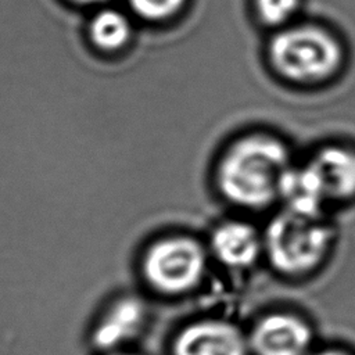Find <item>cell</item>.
Instances as JSON below:
<instances>
[{
	"mask_svg": "<svg viewBox=\"0 0 355 355\" xmlns=\"http://www.w3.org/2000/svg\"><path fill=\"white\" fill-rule=\"evenodd\" d=\"M315 171L327 201L355 196V151L326 147L308 162Z\"/></svg>",
	"mask_w": 355,
	"mask_h": 355,
	"instance_id": "ba28073f",
	"label": "cell"
},
{
	"mask_svg": "<svg viewBox=\"0 0 355 355\" xmlns=\"http://www.w3.org/2000/svg\"><path fill=\"white\" fill-rule=\"evenodd\" d=\"M172 355H251L247 330L226 316H200L183 324Z\"/></svg>",
	"mask_w": 355,
	"mask_h": 355,
	"instance_id": "8992f818",
	"label": "cell"
},
{
	"mask_svg": "<svg viewBox=\"0 0 355 355\" xmlns=\"http://www.w3.org/2000/svg\"><path fill=\"white\" fill-rule=\"evenodd\" d=\"M92 42L103 50L122 47L130 35V26L125 15L118 11L105 10L98 12L90 24Z\"/></svg>",
	"mask_w": 355,
	"mask_h": 355,
	"instance_id": "8fae6325",
	"label": "cell"
},
{
	"mask_svg": "<svg viewBox=\"0 0 355 355\" xmlns=\"http://www.w3.org/2000/svg\"><path fill=\"white\" fill-rule=\"evenodd\" d=\"M245 330L251 355H308L316 347L311 320L290 309L268 311Z\"/></svg>",
	"mask_w": 355,
	"mask_h": 355,
	"instance_id": "5b68a950",
	"label": "cell"
},
{
	"mask_svg": "<svg viewBox=\"0 0 355 355\" xmlns=\"http://www.w3.org/2000/svg\"><path fill=\"white\" fill-rule=\"evenodd\" d=\"M308 355H355V352L344 347L327 345V347H315Z\"/></svg>",
	"mask_w": 355,
	"mask_h": 355,
	"instance_id": "5bb4252c",
	"label": "cell"
},
{
	"mask_svg": "<svg viewBox=\"0 0 355 355\" xmlns=\"http://www.w3.org/2000/svg\"><path fill=\"white\" fill-rule=\"evenodd\" d=\"M290 165L283 143L269 136H248L223 155L218 166V184L233 204L261 208L279 197L282 178Z\"/></svg>",
	"mask_w": 355,
	"mask_h": 355,
	"instance_id": "6da1fadb",
	"label": "cell"
},
{
	"mask_svg": "<svg viewBox=\"0 0 355 355\" xmlns=\"http://www.w3.org/2000/svg\"><path fill=\"white\" fill-rule=\"evenodd\" d=\"M263 250V240L244 222L230 220L218 226L211 237V251L225 266L245 269L255 263Z\"/></svg>",
	"mask_w": 355,
	"mask_h": 355,
	"instance_id": "52a82bcc",
	"label": "cell"
},
{
	"mask_svg": "<svg viewBox=\"0 0 355 355\" xmlns=\"http://www.w3.org/2000/svg\"><path fill=\"white\" fill-rule=\"evenodd\" d=\"M184 0H130L135 12L150 21L165 19L179 11Z\"/></svg>",
	"mask_w": 355,
	"mask_h": 355,
	"instance_id": "4fadbf2b",
	"label": "cell"
},
{
	"mask_svg": "<svg viewBox=\"0 0 355 355\" xmlns=\"http://www.w3.org/2000/svg\"><path fill=\"white\" fill-rule=\"evenodd\" d=\"M298 0H257L259 18L268 25H280L293 17Z\"/></svg>",
	"mask_w": 355,
	"mask_h": 355,
	"instance_id": "7c38bea8",
	"label": "cell"
},
{
	"mask_svg": "<svg viewBox=\"0 0 355 355\" xmlns=\"http://www.w3.org/2000/svg\"><path fill=\"white\" fill-rule=\"evenodd\" d=\"M269 57L284 78L312 83L333 75L341 64L343 53L337 40L323 29L295 26L273 37Z\"/></svg>",
	"mask_w": 355,
	"mask_h": 355,
	"instance_id": "3957f363",
	"label": "cell"
},
{
	"mask_svg": "<svg viewBox=\"0 0 355 355\" xmlns=\"http://www.w3.org/2000/svg\"><path fill=\"white\" fill-rule=\"evenodd\" d=\"M146 319L144 305L135 298L119 301L97 330L96 340L103 347H111L135 336Z\"/></svg>",
	"mask_w": 355,
	"mask_h": 355,
	"instance_id": "30bf717a",
	"label": "cell"
},
{
	"mask_svg": "<svg viewBox=\"0 0 355 355\" xmlns=\"http://www.w3.org/2000/svg\"><path fill=\"white\" fill-rule=\"evenodd\" d=\"M144 276L158 291L180 295L194 290L204 279L207 254L190 237H169L157 241L144 257Z\"/></svg>",
	"mask_w": 355,
	"mask_h": 355,
	"instance_id": "277c9868",
	"label": "cell"
},
{
	"mask_svg": "<svg viewBox=\"0 0 355 355\" xmlns=\"http://www.w3.org/2000/svg\"><path fill=\"white\" fill-rule=\"evenodd\" d=\"M330 241V230L319 216H302L284 211L268 225L263 250L279 273L302 276L320 265Z\"/></svg>",
	"mask_w": 355,
	"mask_h": 355,
	"instance_id": "7a4b0ae2",
	"label": "cell"
},
{
	"mask_svg": "<svg viewBox=\"0 0 355 355\" xmlns=\"http://www.w3.org/2000/svg\"><path fill=\"white\" fill-rule=\"evenodd\" d=\"M279 198L286 211L318 218L322 207L327 202L323 187L309 164L291 166L286 171L279 186Z\"/></svg>",
	"mask_w": 355,
	"mask_h": 355,
	"instance_id": "9c48e42d",
	"label": "cell"
},
{
	"mask_svg": "<svg viewBox=\"0 0 355 355\" xmlns=\"http://www.w3.org/2000/svg\"><path fill=\"white\" fill-rule=\"evenodd\" d=\"M76 1H80V3H96V1H101V0H76Z\"/></svg>",
	"mask_w": 355,
	"mask_h": 355,
	"instance_id": "9a60e30c",
	"label": "cell"
}]
</instances>
